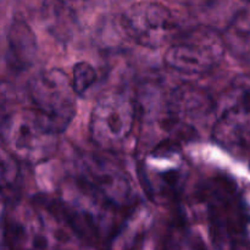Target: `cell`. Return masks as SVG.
Instances as JSON below:
<instances>
[{"label":"cell","mask_w":250,"mask_h":250,"mask_svg":"<svg viewBox=\"0 0 250 250\" xmlns=\"http://www.w3.org/2000/svg\"><path fill=\"white\" fill-rule=\"evenodd\" d=\"M73 180L119 212L129 211L139 204L133 178L119 161L105 155V151L81 154Z\"/></svg>","instance_id":"obj_3"},{"label":"cell","mask_w":250,"mask_h":250,"mask_svg":"<svg viewBox=\"0 0 250 250\" xmlns=\"http://www.w3.org/2000/svg\"><path fill=\"white\" fill-rule=\"evenodd\" d=\"M137 103L122 90L103 94L93 106L89 117V137L105 153L121 150L134 132Z\"/></svg>","instance_id":"obj_5"},{"label":"cell","mask_w":250,"mask_h":250,"mask_svg":"<svg viewBox=\"0 0 250 250\" xmlns=\"http://www.w3.org/2000/svg\"><path fill=\"white\" fill-rule=\"evenodd\" d=\"M28 93L32 109L59 134L65 132L77 112V95L67 73L56 67L42 71L31 78Z\"/></svg>","instance_id":"obj_7"},{"label":"cell","mask_w":250,"mask_h":250,"mask_svg":"<svg viewBox=\"0 0 250 250\" xmlns=\"http://www.w3.org/2000/svg\"><path fill=\"white\" fill-rule=\"evenodd\" d=\"M222 37L226 48L239 55L250 56V11L237 14Z\"/></svg>","instance_id":"obj_14"},{"label":"cell","mask_w":250,"mask_h":250,"mask_svg":"<svg viewBox=\"0 0 250 250\" xmlns=\"http://www.w3.org/2000/svg\"><path fill=\"white\" fill-rule=\"evenodd\" d=\"M97 81V71L92 63L87 61H80L72 68V83L73 90L77 97L84 95Z\"/></svg>","instance_id":"obj_17"},{"label":"cell","mask_w":250,"mask_h":250,"mask_svg":"<svg viewBox=\"0 0 250 250\" xmlns=\"http://www.w3.org/2000/svg\"><path fill=\"white\" fill-rule=\"evenodd\" d=\"M21 177L20 161L0 142V193H9L19 186Z\"/></svg>","instance_id":"obj_16"},{"label":"cell","mask_w":250,"mask_h":250,"mask_svg":"<svg viewBox=\"0 0 250 250\" xmlns=\"http://www.w3.org/2000/svg\"><path fill=\"white\" fill-rule=\"evenodd\" d=\"M50 211L44 214L37 202L11 203L2 217V233L9 250H50Z\"/></svg>","instance_id":"obj_9"},{"label":"cell","mask_w":250,"mask_h":250,"mask_svg":"<svg viewBox=\"0 0 250 250\" xmlns=\"http://www.w3.org/2000/svg\"><path fill=\"white\" fill-rule=\"evenodd\" d=\"M1 143L22 163L39 165L55 155L60 134L34 109L10 112L0 124Z\"/></svg>","instance_id":"obj_4"},{"label":"cell","mask_w":250,"mask_h":250,"mask_svg":"<svg viewBox=\"0 0 250 250\" xmlns=\"http://www.w3.org/2000/svg\"><path fill=\"white\" fill-rule=\"evenodd\" d=\"M161 250H208L204 242L192 229L176 226L168 231Z\"/></svg>","instance_id":"obj_15"},{"label":"cell","mask_w":250,"mask_h":250,"mask_svg":"<svg viewBox=\"0 0 250 250\" xmlns=\"http://www.w3.org/2000/svg\"><path fill=\"white\" fill-rule=\"evenodd\" d=\"M9 55L17 70L29 68L36 61L38 44L33 29L23 20H15L7 36Z\"/></svg>","instance_id":"obj_13"},{"label":"cell","mask_w":250,"mask_h":250,"mask_svg":"<svg viewBox=\"0 0 250 250\" xmlns=\"http://www.w3.org/2000/svg\"><path fill=\"white\" fill-rule=\"evenodd\" d=\"M212 100L202 88L182 84L172 90L160 115V127L167 138L178 142L192 139L198 134V126L212 111Z\"/></svg>","instance_id":"obj_8"},{"label":"cell","mask_w":250,"mask_h":250,"mask_svg":"<svg viewBox=\"0 0 250 250\" xmlns=\"http://www.w3.org/2000/svg\"><path fill=\"white\" fill-rule=\"evenodd\" d=\"M164 62L176 72L200 76L214 70L224 59L226 44L221 33L210 27H197L173 39Z\"/></svg>","instance_id":"obj_6"},{"label":"cell","mask_w":250,"mask_h":250,"mask_svg":"<svg viewBox=\"0 0 250 250\" xmlns=\"http://www.w3.org/2000/svg\"><path fill=\"white\" fill-rule=\"evenodd\" d=\"M241 1H243V2H247V4H250V0H241Z\"/></svg>","instance_id":"obj_19"},{"label":"cell","mask_w":250,"mask_h":250,"mask_svg":"<svg viewBox=\"0 0 250 250\" xmlns=\"http://www.w3.org/2000/svg\"><path fill=\"white\" fill-rule=\"evenodd\" d=\"M138 178L146 197L158 205L178 202L189 178V164L180 143L165 138L141 159Z\"/></svg>","instance_id":"obj_2"},{"label":"cell","mask_w":250,"mask_h":250,"mask_svg":"<svg viewBox=\"0 0 250 250\" xmlns=\"http://www.w3.org/2000/svg\"><path fill=\"white\" fill-rule=\"evenodd\" d=\"M212 138L234 153L250 151V81L237 80L225 98L212 127Z\"/></svg>","instance_id":"obj_10"},{"label":"cell","mask_w":250,"mask_h":250,"mask_svg":"<svg viewBox=\"0 0 250 250\" xmlns=\"http://www.w3.org/2000/svg\"><path fill=\"white\" fill-rule=\"evenodd\" d=\"M122 27L138 45L159 49L176 38L178 26L167 6L156 1L132 4L122 15Z\"/></svg>","instance_id":"obj_11"},{"label":"cell","mask_w":250,"mask_h":250,"mask_svg":"<svg viewBox=\"0 0 250 250\" xmlns=\"http://www.w3.org/2000/svg\"><path fill=\"white\" fill-rule=\"evenodd\" d=\"M150 222V210L139 203L124 217L107 250H133L144 238Z\"/></svg>","instance_id":"obj_12"},{"label":"cell","mask_w":250,"mask_h":250,"mask_svg":"<svg viewBox=\"0 0 250 250\" xmlns=\"http://www.w3.org/2000/svg\"><path fill=\"white\" fill-rule=\"evenodd\" d=\"M194 205L208 222L215 249L250 250L248 211L229 178L215 176L200 183Z\"/></svg>","instance_id":"obj_1"},{"label":"cell","mask_w":250,"mask_h":250,"mask_svg":"<svg viewBox=\"0 0 250 250\" xmlns=\"http://www.w3.org/2000/svg\"><path fill=\"white\" fill-rule=\"evenodd\" d=\"M68 1H76V2H78V1H84V0H68Z\"/></svg>","instance_id":"obj_18"}]
</instances>
